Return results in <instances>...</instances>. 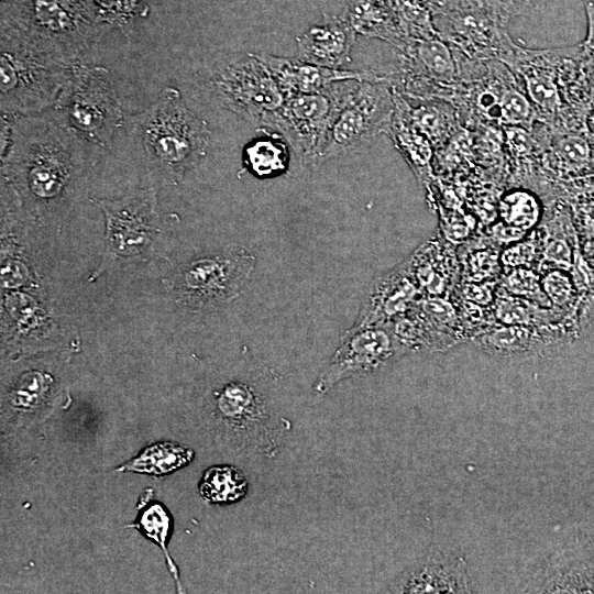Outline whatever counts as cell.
Returning a JSON list of instances; mask_svg holds the SVG:
<instances>
[{
	"label": "cell",
	"mask_w": 594,
	"mask_h": 594,
	"mask_svg": "<svg viewBox=\"0 0 594 594\" xmlns=\"http://www.w3.org/2000/svg\"><path fill=\"white\" fill-rule=\"evenodd\" d=\"M10 121V142L1 156L7 176L36 205L57 206L73 191L87 160L102 147L64 127L52 111Z\"/></svg>",
	"instance_id": "1"
},
{
	"label": "cell",
	"mask_w": 594,
	"mask_h": 594,
	"mask_svg": "<svg viewBox=\"0 0 594 594\" xmlns=\"http://www.w3.org/2000/svg\"><path fill=\"white\" fill-rule=\"evenodd\" d=\"M0 38L1 114L35 116L52 109L78 63L12 28L1 25Z\"/></svg>",
	"instance_id": "2"
},
{
	"label": "cell",
	"mask_w": 594,
	"mask_h": 594,
	"mask_svg": "<svg viewBox=\"0 0 594 594\" xmlns=\"http://www.w3.org/2000/svg\"><path fill=\"white\" fill-rule=\"evenodd\" d=\"M123 124L146 158L172 177L200 162L211 136L208 123L186 106L174 87H166L143 111L125 114Z\"/></svg>",
	"instance_id": "3"
},
{
	"label": "cell",
	"mask_w": 594,
	"mask_h": 594,
	"mask_svg": "<svg viewBox=\"0 0 594 594\" xmlns=\"http://www.w3.org/2000/svg\"><path fill=\"white\" fill-rule=\"evenodd\" d=\"M1 25L74 63L82 62L107 29L99 21L95 0H1Z\"/></svg>",
	"instance_id": "4"
},
{
	"label": "cell",
	"mask_w": 594,
	"mask_h": 594,
	"mask_svg": "<svg viewBox=\"0 0 594 594\" xmlns=\"http://www.w3.org/2000/svg\"><path fill=\"white\" fill-rule=\"evenodd\" d=\"M52 113L64 127L102 148L110 146L125 116L108 69L82 62L76 65Z\"/></svg>",
	"instance_id": "5"
},
{
	"label": "cell",
	"mask_w": 594,
	"mask_h": 594,
	"mask_svg": "<svg viewBox=\"0 0 594 594\" xmlns=\"http://www.w3.org/2000/svg\"><path fill=\"white\" fill-rule=\"evenodd\" d=\"M209 86L222 107L258 128H271L285 96L254 53H229L209 68Z\"/></svg>",
	"instance_id": "6"
},
{
	"label": "cell",
	"mask_w": 594,
	"mask_h": 594,
	"mask_svg": "<svg viewBox=\"0 0 594 594\" xmlns=\"http://www.w3.org/2000/svg\"><path fill=\"white\" fill-rule=\"evenodd\" d=\"M395 111V94L385 78L360 80L317 153L311 168L360 152L387 132Z\"/></svg>",
	"instance_id": "7"
},
{
	"label": "cell",
	"mask_w": 594,
	"mask_h": 594,
	"mask_svg": "<svg viewBox=\"0 0 594 594\" xmlns=\"http://www.w3.org/2000/svg\"><path fill=\"white\" fill-rule=\"evenodd\" d=\"M359 81H337L318 92L285 98L271 129L278 131L304 166H312L329 130Z\"/></svg>",
	"instance_id": "8"
},
{
	"label": "cell",
	"mask_w": 594,
	"mask_h": 594,
	"mask_svg": "<svg viewBox=\"0 0 594 594\" xmlns=\"http://www.w3.org/2000/svg\"><path fill=\"white\" fill-rule=\"evenodd\" d=\"M255 256L230 246L182 268L173 284L178 302L193 310H211L238 297L249 283Z\"/></svg>",
	"instance_id": "9"
},
{
	"label": "cell",
	"mask_w": 594,
	"mask_h": 594,
	"mask_svg": "<svg viewBox=\"0 0 594 594\" xmlns=\"http://www.w3.org/2000/svg\"><path fill=\"white\" fill-rule=\"evenodd\" d=\"M405 354L388 324L348 329L314 383V391L326 394L339 383L376 373Z\"/></svg>",
	"instance_id": "10"
},
{
	"label": "cell",
	"mask_w": 594,
	"mask_h": 594,
	"mask_svg": "<svg viewBox=\"0 0 594 594\" xmlns=\"http://www.w3.org/2000/svg\"><path fill=\"white\" fill-rule=\"evenodd\" d=\"M432 22L443 41L472 59L498 61L508 65L519 47L506 32V25L473 0L435 16Z\"/></svg>",
	"instance_id": "11"
},
{
	"label": "cell",
	"mask_w": 594,
	"mask_h": 594,
	"mask_svg": "<svg viewBox=\"0 0 594 594\" xmlns=\"http://www.w3.org/2000/svg\"><path fill=\"white\" fill-rule=\"evenodd\" d=\"M526 588L538 593H594V529H570Z\"/></svg>",
	"instance_id": "12"
},
{
	"label": "cell",
	"mask_w": 594,
	"mask_h": 594,
	"mask_svg": "<svg viewBox=\"0 0 594 594\" xmlns=\"http://www.w3.org/2000/svg\"><path fill=\"white\" fill-rule=\"evenodd\" d=\"M419 287L408 261L371 283L352 329L385 326L405 316L419 304Z\"/></svg>",
	"instance_id": "13"
},
{
	"label": "cell",
	"mask_w": 594,
	"mask_h": 594,
	"mask_svg": "<svg viewBox=\"0 0 594 594\" xmlns=\"http://www.w3.org/2000/svg\"><path fill=\"white\" fill-rule=\"evenodd\" d=\"M391 592L470 593L472 585L468 564L455 553L429 550L394 581Z\"/></svg>",
	"instance_id": "14"
},
{
	"label": "cell",
	"mask_w": 594,
	"mask_h": 594,
	"mask_svg": "<svg viewBox=\"0 0 594 594\" xmlns=\"http://www.w3.org/2000/svg\"><path fill=\"white\" fill-rule=\"evenodd\" d=\"M267 66L280 91L286 97L318 92L343 80H373L383 78L377 70L334 69L317 66L296 58L257 54Z\"/></svg>",
	"instance_id": "15"
},
{
	"label": "cell",
	"mask_w": 594,
	"mask_h": 594,
	"mask_svg": "<svg viewBox=\"0 0 594 594\" xmlns=\"http://www.w3.org/2000/svg\"><path fill=\"white\" fill-rule=\"evenodd\" d=\"M356 31L342 19L332 18L297 37L298 58L322 67L344 69L351 62Z\"/></svg>",
	"instance_id": "16"
},
{
	"label": "cell",
	"mask_w": 594,
	"mask_h": 594,
	"mask_svg": "<svg viewBox=\"0 0 594 594\" xmlns=\"http://www.w3.org/2000/svg\"><path fill=\"white\" fill-rule=\"evenodd\" d=\"M395 106L403 111L411 124L433 145L440 147L453 136L460 116L455 106L442 98L411 99L416 105L394 91Z\"/></svg>",
	"instance_id": "17"
},
{
	"label": "cell",
	"mask_w": 594,
	"mask_h": 594,
	"mask_svg": "<svg viewBox=\"0 0 594 594\" xmlns=\"http://www.w3.org/2000/svg\"><path fill=\"white\" fill-rule=\"evenodd\" d=\"M348 22L362 35L383 40L395 48L402 47L409 37L391 0H351Z\"/></svg>",
	"instance_id": "18"
},
{
	"label": "cell",
	"mask_w": 594,
	"mask_h": 594,
	"mask_svg": "<svg viewBox=\"0 0 594 594\" xmlns=\"http://www.w3.org/2000/svg\"><path fill=\"white\" fill-rule=\"evenodd\" d=\"M220 418L231 427L258 428L270 415L261 395L249 384L230 382L215 396Z\"/></svg>",
	"instance_id": "19"
},
{
	"label": "cell",
	"mask_w": 594,
	"mask_h": 594,
	"mask_svg": "<svg viewBox=\"0 0 594 594\" xmlns=\"http://www.w3.org/2000/svg\"><path fill=\"white\" fill-rule=\"evenodd\" d=\"M386 134L389 135L418 180L427 183L431 174L435 147L396 106Z\"/></svg>",
	"instance_id": "20"
},
{
	"label": "cell",
	"mask_w": 594,
	"mask_h": 594,
	"mask_svg": "<svg viewBox=\"0 0 594 594\" xmlns=\"http://www.w3.org/2000/svg\"><path fill=\"white\" fill-rule=\"evenodd\" d=\"M194 458L195 452L191 449L176 442H156L117 468V471L162 476L184 468Z\"/></svg>",
	"instance_id": "21"
},
{
	"label": "cell",
	"mask_w": 594,
	"mask_h": 594,
	"mask_svg": "<svg viewBox=\"0 0 594 594\" xmlns=\"http://www.w3.org/2000/svg\"><path fill=\"white\" fill-rule=\"evenodd\" d=\"M200 496L210 504L226 505L243 499L249 491L244 474L232 465H212L198 485Z\"/></svg>",
	"instance_id": "22"
},
{
	"label": "cell",
	"mask_w": 594,
	"mask_h": 594,
	"mask_svg": "<svg viewBox=\"0 0 594 594\" xmlns=\"http://www.w3.org/2000/svg\"><path fill=\"white\" fill-rule=\"evenodd\" d=\"M147 496L148 494L145 493L141 497L138 506L139 514L134 524L129 527L138 529L143 536L155 542L162 549L168 570L175 579L177 587L180 588L177 566L167 551V542L169 540L170 531H173V518L163 504L157 501L150 502Z\"/></svg>",
	"instance_id": "23"
},
{
	"label": "cell",
	"mask_w": 594,
	"mask_h": 594,
	"mask_svg": "<svg viewBox=\"0 0 594 594\" xmlns=\"http://www.w3.org/2000/svg\"><path fill=\"white\" fill-rule=\"evenodd\" d=\"M243 161L257 178L274 177L288 167V148L279 140L256 139L244 148Z\"/></svg>",
	"instance_id": "24"
},
{
	"label": "cell",
	"mask_w": 594,
	"mask_h": 594,
	"mask_svg": "<svg viewBox=\"0 0 594 594\" xmlns=\"http://www.w3.org/2000/svg\"><path fill=\"white\" fill-rule=\"evenodd\" d=\"M512 70V69H510ZM499 123L507 127L530 128L537 118L536 110L516 75L512 72L499 95Z\"/></svg>",
	"instance_id": "25"
},
{
	"label": "cell",
	"mask_w": 594,
	"mask_h": 594,
	"mask_svg": "<svg viewBox=\"0 0 594 594\" xmlns=\"http://www.w3.org/2000/svg\"><path fill=\"white\" fill-rule=\"evenodd\" d=\"M535 339L536 333L530 329L521 324H508L482 336L479 342L492 354L513 356L531 350Z\"/></svg>",
	"instance_id": "26"
},
{
	"label": "cell",
	"mask_w": 594,
	"mask_h": 594,
	"mask_svg": "<svg viewBox=\"0 0 594 594\" xmlns=\"http://www.w3.org/2000/svg\"><path fill=\"white\" fill-rule=\"evenodd\" d=\"M51 384L52 378L45 373L38 371L23 373L10 391L11 407L23 414L38 409L50 392Z\"/></svg>",
	"instance_id": "27"
},
{
	"label": "cell",
	"mask_w": 594,
	"mask_h": 594,
	"mask_svg": "<svg viewBox=\"0 0 594 594\" xmlns=\"http://www.w3.org/2000/svg\"><path fill=\"white\" fill-rule=\"evenodd\" d=\"M98 18L106 28H117L127 37L139 18L147 13V0H95Z\"/></svg>",
	"instance_id": "28"
},
{
	"label": "cell",
	"mask_w": 594,
	"mask_h": 594,
	"mask_svg": "<svg viewBox=\"0 0 594 594\" xmlns=\"http://www.w3.org/2000/svg\"><path fill=\"white\" fill-rule=\"evenodd\" d=\"M499 213L507 226L528 229L536 224L540 215V206L532 194L517 189L508 191L502 197Z\"/></svg>",
	"instance_id": "29"
},
{
	"label": "cell",
	"mask_w": 594,
	"mask_h": 594,
	"mask_svg": "<svg viewBox=\"0 0 594 594\" xmlns=\"http://www.w3.org/2000/svg\"><path fill=\"white\" fill-rule=\"evenodd\" d=\"M552 154L563 168L576 172L590 165L592 147L585 136L568 133L560 135L552 142Z\"/></svg>",
	"instance_id": "30"
},
{
	"label": "cell",
	"mask_w": 594,
	"mask_h": 594,
	"mask_svg": "<svg viewBox=\"0 0 594 594\" xmlns=\"http://www.w3.org/2000/svg\"><path fill=\"white\" fill-rule=\"evenodd\" d=\"M476 6L504 25L517 16H530L538 12L546 0H473Z\"/></svg>",
	"instance_id": "31"
},
{
	"label": "cell",
	"mask_w": 594,
	"mask_h": 594,
	"mask_svg": "<svg viewBox=\"0 0 594 594\" xmlns=\"http://www.w3.org/2000/svg\"><path fill=\"white\" fill-rule=\"evenodd\" d=\"M542 287L544 295L549 297L553 304L565 306L571 301L573 295L572 283L561 271L548 273L542 280Z\"/></svg>",
	"instance_id": "32"
},
{
	"label": "cell",
	"mask_w": 594,
	"mask_h": 594,
	"mask_svg": "<svg viewBox=\"0 0 594 594\" xmlns=\"http://www.w3.org/2000/svg\"><path fill=\"white\" fill-rule=\"evenodd\" d=\"M506 286L517 295L534 296L540 293L537 276L526 270H518L508 275Z\"/></svg>",
	"instance_id": "33"
},
{
	"label": "cell",
	"mask_w": 594,
	"mask_h": 594,
	"mask_svg": "<svg viewBox=\"0 0 594 594\" xmlns=\"http://www.w3.org/2000/svg\"><path fill=\"white\" fill-rule=\"evenodd\" d=\"M544 260L562 266L571 265V250L564 240L551 241L544 250Z\"/></svg>",
	"instance_id": "34"
},
{
	"label": "cell",
	"mask_w": 594,
	"mask_h": 594,
	"mask_svg": "<svg viewBox=\"0 0 594 594\" xmlns=\"http://www.w3.org/2000/svg\"><path fill=\"white\" fill-rule=\"evenodd\" d=\"M535 255L534 245L521 243L508 249L504 254V263L507 265L516 266L528 263Z\"/></svg>",
	"instance_id": "35"
},
{
	"label": "cell",
	"mask_w": 594,
	"mask_h": 594,
	"mask_svg": "<svg viewBox=\"0 0 594 594\" xmlns=\"http://www.w3.org/2000/svg\"><path fill=\"white\" fill-rule=\"evenodd\" d=\"M586 14V35L580 47L584 54H594V0H583Z\"/></svg>",
	"instance_id": "36"
},
{
	"label": "cell",
	"mask_w": 594,
	"mask_h": 594,
	"mask_svg": "<svg viewBox=\"0 0 594 594\" xmlns=\"http://www.w3.org/2000/svg\"><path fill=\"white\" fill-rule=\"evenodd\" d=\"M468 0H421L430 14L433 16L443 15L457 9Z\"/></svg>",
	"instance_id": "37"
},
{
	"label": "cell",
	"mask_w": 594,
	"mask_h": 594,
	"mask_svg": "<svg viewBox=\"0 0 594 594\" xmlns=\"http://www.w3.org/2000/svg\"><path fill=\"white\" fill-rule=\"evenodd\" d=\"M587 127H588L590 132L594 135V110H592V112L588 116Z\"/></svg>",
	"instance_id": "38"
}]
</instances>
